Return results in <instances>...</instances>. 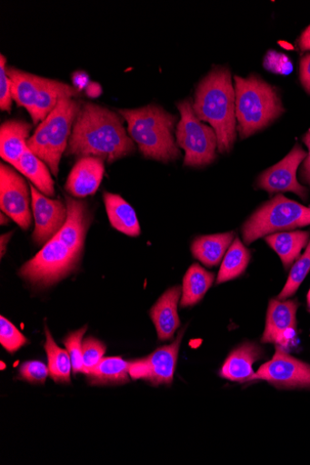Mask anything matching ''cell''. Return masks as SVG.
<instances>
[{
	"instance_id": "1",
	"label": "cell",
	"mask_w": 310,
	"mask_h": 465,
	"mask_svg": "<svg viewBox=\"0 0 310 465\" xmlns=\"http://www.w3.org/2000/svg\"><path fill=\"white\" fill-rule=\"evenodd\" d=\"M68 217L65 226L20 270V276L35 286L48 287L67 277L78 266L85 241L93 223L85 202L65 196Z\"/></svg>"
},
{
	"instance_id": "2",
	"label": "cell",
	"mask_w": 310,
	"mask_h": 465,
	"mask_svg": "<svg viewBox=\"0 0 310 465\" xmlns=\"http://www.w3.org/2000/svg\"><path fill=\"white\" fill-rule=\"evenodd\" d=\"M135 149L118 113L93 103L82 104L73 125L68 155L95 156L113 163Z\"/></svg>"
},
{
	"instance_id": "3",
	"label": "cell",
	"mask_w": 310,
	"mask_h": 465,
	"mask_svg": "<svg viewBox=\"0 0 310 465\" xmlns=\"http://www.w3.org/2000/svg\"><path fill=\"white\" fill-rule=\"evenodd\" d=\"M194 110L210 124L220 153H229L236 140V98L229 69L215 67L198 84Z\"/></svg>"
},
{
	"instance_id": "4",
	"label": "cell",
	"mask_w": 310,
	"mask_h": 465,
	"mask_svg": "<svg viewBox=\"0 0 310 465\" xmlns=\"http://www.w3.org/2000/svg\"><path fill=\"white\" fill-rule=\"evenodd\" d=\"M116 111L126 121L130 138L146 158L168 163L181 157L173 136L178 116L155 104Z\"/></svg>"
},
{
	"instance_id": "5",
	"label": "cell",
	"mask_w": 310,
	"mask_h": 465,
	"mask_svg": "<svg viewBox=\"0 0 310 465\" xmlns=\"http://www.w3.org/2000/svg\"><path fill=\"white\" fill-rule=\"evenodd\" d=\"M235 81L238 132L245 139L267 128L285 109L276 89L259 76L236 75Z\"/></svg>"
},
{
	"instance_id": "6",
	"label": "cell",
	"mask_w": 310,
	"mask_h": 465,
	"mask_svg": "<svg viewBox=\"0 0 310 465\" xmlns=\"http://www.w3.org/2000/svg\"><path fill=\"white\" fill-rule=\"evenodd\" d=\"M81 106L80 102L74 98L62 99L27 141L29 150L48 165L55 177L59 175L60 162L68 147Z\"/></svg>"
},
{
	"instance_id": "7",
	"label": "cell",
	"mask_w": 310,
	"mask_h": 465,
	"mask_svg": "<svg viewBox=\"0 0 310 465\" xmlns=\"http://www.w3.org/2000/svg\"><path fill=\"white\" fill-rule=\"evenodd\" d=\"M310 225V207L284 195H277L261 205L244 224L243 238L246 244L277 232Z\"/></svg>"
},
{
	"instance_id": "8",
	"label": "cell",
	"mask_w": 310,
	"mask_h": 465,
	"mask_svg": "<svg viewBox=\"0 0 310 465\" xmlns=\"http://www.w3.org/2000/svg\"><path fill=\"white\" fill-rule=\"evenodd\" d=\"M176 106L181 120L176 125L175 139L179 148L185 152V165L202 167L210 164L215 159V132L197 117L191 99L182 101Z\"/></svg>"
},
{
	"instance_id": "9",
	"label": "cell",
	"mask_w": 310,
	"mask_h": 465,
	"mask_svg": "<svg viewBox=\"0 0 310 465\" xmlns=\"http://www.w3.org/2000/svg\"><path fill=\"white\" fill-rule=\"evenodd\" d=\"M20 173L12 165L0 164V208L23 230L32 223V193Z\"/></svg>"
},
{
	"instance_id": "10",
	"label": "cell",
	"mask_w": 310,
	"mask_h": 465,
	"mask_svg": "<svg viewBox=\"0 0 310 465\" xmlns=\"http://www.w3.org/2000/svg\"><path fill=\"white\" fill-rule=\"evenodd\" d=\"M253 381H265L279 389H310V365L276 346L274 358L260 366L250 379Z\"/></svg>"
},
{
	"instance_id": "11",
	"label": "cell",
	"mask_w": 310,
	"mask_h": 465,
	"mask_svg": "<svg viewBox=\"0 0 310 465\" xmlns=\"http://www.w3.org/2000/svg\"><path fill=\"white\" fill-rule=\"evenodd\" d=\"M185 332L183 330L172 344L159 348L147 358L130 361L129 375L154 386L171 385Z\"/></svg>"
},
{
	"instance_id": "12",
	"label": "cell",
	"mask_w": 310,
	"mask_h": 465,
	"mask_svg": "<svg viewBox=\"0 0 310 465\" xmlns=\"http://www.w3.org/2000/svg\"><path fill=\"white\" fill-rule=\"evenodd\" d=\"M306 155V152L300 145H295L281 162L259 176L257 187L271 195L280 192H291L305 201L307 189L298 183L296 173Z\"/></svg>"
},
{
	"instance_id": "13",
	"label": "cell",
	"mask_w": 310,
	"mask_h": 465,
	"mask_svg": "<svg viewBox=\"0 0 310 465\" xmlns=\"http://www.w3.org/2000/svg\"><path fill=\"white\" fill-rule=\"evenodd\" d=\"M30 189L35 219L33 241L37 245H45L65 226L68 217L67 206L60 200L43 194L34 185Z\"/></svg>"
},
{
	"instance_id": "14",
	"label": "cell",
	"mask_w": 310,
	"mask_h": 465,
	"mask_svg": "<svg viewBox=\"0 0 310 465\" xmlns=\"http://www.w3.org/2000/svg\"><path fill=\"white\" fill-rule=\"evenodd\" d=\"M298 306L295 301L272 300L261 343L274 344L285 351L288 350L295 335Z\"/></svg>"
},
{
	"instance_id": "15",
	"label": "cell",
	"mask_w": 310,
	"mask_h": 465,
	"mask_svg": "<svg viewBox=\"0 0 310 465\" xmlns=\"http://www.w3.org/2000/svg\"><path fill=\"white\" fill-rule=\"evenodd\" d=\"M105 160L95 156L80 157L74 164L65 183L66 192L76 198L95 194L104 179Z\"/></svg>"
},
{
	"instance_id": "16",
	"label": "cell",
	"mask_w": 310,
	"mask_h": 465,
	"mask_svg": "<svg viewBox=\"0 0 310 465\" xmlns=\"http://www.w3.org/2000/svg\"><path fill=\"white\" fill-rule=\"evenodd\" d=\"M182 294L183 288L181 286H174L168 289L150 312V316L161 341L171 340L181 325L178 304Z\"/></svg>"
},
{
	"instance_id": "17",
	"label": "cell",
	"mask_w": 310,
	"mask_h": 465,
	"mask_svg": "<svg viewBox=\"0 0 310 465\" xmlns=\"http://www.w3.org/2000/svg\"><path fill=\"white\" fill-rule=\"evenodd\" d=\"M31 131L32 124L24 120H7L0 126V156L15 169L19 167Z\"/></svg>"
},
{
	"instance_id": "18",
	"label": "cell",
	"mask_w": 310,
	"mask_h": 465,
	"mask_svg": "<svg viewBox=\"0 0 310 465\" xmlns=\"http://www.w3.org/2000/svg\"><path fill=\"white\" fill-rule=\"evenodd\" d=\"M263 357V351L254 343H245L235 350L221 368L219 375L232 382H250L254 364Z\"/></svg>"
},
{
	"instance_id": "19",
	"label": "cell",
	"mask_w": 310,
	"mask_h": 465,
	"mask_svg": "<svg viewBox=\"0 0 310 465\" xmlns=\"http://www.w3.org/2000/svg\"><path fill=\"white\" fill-rule=\"evenodd\" d=\"M79 94V90L70 86L69 84L48 78L38 92L34 109L30 114L34 124L45 119L62 99L74 98Z\"/></svg>"
},
{
	"instance_id": "20",
	"label": "cell",
	"mask_w": 310,
	"mask_h": 465,
	"mask_svg": "<svg viewBox=\"0 0 310 465\" xmlns=\"http://www.w3.org/2000/svg\"><path fill=\"white\" fill-rule=\"evenodd\" d=\"M109 223L118 232L130 236L137 237L141 234V226L135 208H133L119 194L104 193Z\"/></svg>"
},
{
	"instance_id": "21",
	"label": "cell",
	"mask_w": 310,
	"mask_h": 465,
	"mask_svg": "<svg viewBox=\"0 0 310 465\" xmlns=\"http://www.w3.org/2000/svg\"><path fill=\"white\" fill-rule=\"evenodd\" d=\"M234 239L233 232L197 237L191 246L193 256L206 267L217 266L224 260Z\"/></svg>"
},
{
	"instance_id": "22",
	"label": "cell",
	"mask_w": 310,
	"mask_h": 465,
	"mask_svg": "<svg viewBox=\"0 0 310 465\" xmlns=\"http://www.w3.org/2000/svg\"><path fill=\"white\" fill-rule=\"evenodd\" d=\"M6 71L12 81L14 101L18 106L25 108L31 114L38 92L48 78L25 72L14 66H7Z\"/></svg>"
},
{
	"instance_id": "23",
	"label": "cell",
	"mask_w": 310,
	"mask_h": 465,
	"mask_svg": "<svg viewBox=\"0 0 310 465\" xmlns=\"http://www.w3.org/2000/svg\"><path fill=\"white\" fill-rule=\"evenodd\" d=\"M17 171L25 176L32 184L48 197L55 195V181L50 168L40 158L25 147L21 156Z\"/></svg>"
},
{
	"instance_id": "24",
	"label": "cell",
	"mask_w": 310,
	"mask_h": 465,
	"mask_svg": "<svg viewBox=\"0 0 310 465\" xmlns=\"http://www.w3.org/2000/svg\"><path fill=\"white\" fill-rule=\"evenodd\" d=\"M309 232L302 231L278 232L265 237L280 257L285 270L299 259L301 251L308 244Z\"/></svg>"
},
{
	"instance_id": "25",
	"label": "cell",
	"mask_w": 310,
	"mask_h": 465,
	"mask_svg": "<svg viewBox=\"0 0 310 465\" xmlns=\"http://www.w3.org/2000/svg\"><path fill=\"white\" fill-rule=\"evenodd\" d=\"M215 274L195 263L187 271L183 284L182 308L194 307L213 285Z\"/></svg>"
},
{
	"instance_id": "26",
	"label": "cell",
	"mask_w": 310,
	"mask_h": 465,
	"mask_svg": "<svg viewBox=\"0 0 310 465\" xmlns=\"http://www.w3.org/2000/svg\"><path fill=\"white\" fill-rule=\"evenodd\" d=\"M130 361L120 357L105 358L88 371L93 385L124 384L128 382Z\"/></svg>"
},
{
	"instance_id": "27",
	"label": "cell",
	"mask_w": 310,
	"mask_h": 465,
	"mask_svg": "<svg viewBox=\"0 0 310 465\" xmlns=\"http://www.w3.org/2000/svg\"><path fill=\"white\" fill-rule=\"evenodd\" d=\"M250 260V251L237 237L224 258L216 278V284L239 278L245 272Z\"/></svg>"
},
{
	"instance_id": "28",
	"label": "cell",
	"mask_w": 310,
	"mask_h": 465,
	"mask_svg": "<svg viewBox=\"0 0 310 465\" xmlns=\"http://www.w3.org/2000/svg\"><path fill=\"white\" fill-rule=\"evenodd\" d=\"M45 333L47 341L44 348L48 356L50 375L55 383L69 384L73 369L69 352L55 343L48 327H46Z\"/></svg>"
},
{
	"instance_id": "29",
	"label": "cell",
	"mask_w": 310,
	"mask_h": 465,
	"mask_svg": "<svg viewBox=\"0 0 310 465\" xmlns=\"http://www.w3.org/2000/svg\"><path fill=\"white\" fill-rule=\"evenodd\" d=\"M310 271V241L308 242L305 252L294 264L290 274L288 276V280L284 287L283 291L279 294L278 300L286 301L288 298L292 297L299 286L306 277Z\"/></svg>"
},
{
	"instance_id": "30",
	"label": "cell",
	"mask_w": 310,
	"mask_h": 465,
	"mask_svg": "<svg viewBox=\"0 0 310 465\" xmlns=\"http://www.w3.org/2000/svg\"><path fill=\"white\" fill-rule=\"evenodd\" d=\"M0 343L9 353H15L29 344L27 338L6 318H0Z\"/></svg>"
},
{
	"instance_id": "31",
	"label": "cell",
	"mask_w": 310,
	"mask_h": 465,
	"mask_svg": "<svg viewBox=\"0 0 310 465\" xmlns=\"http://www.w3.org/2000/svg\"><path fill=\"white\" fill-rule=\"evenodd\" d=\"M105 345L96 338L86 337L83 341V372L86 374L95 369L104 359Z\"/></svg>"
},
{
	"instance_id": "32",
	"label": "cell",
	"mask_w": 310,
	"mask_h": 465,
	"mask_svg": "<svg viewBox=\"0 0 310 465\" xmlns=\"http://www.w3.org/2000/svg\"><path fill=\"white\" fill-rule=\"evenodd\" d=\"M87 326L70 332L64 341V344L69 352L75 374L83 372V337Z\"/></svg>"
},
{
	"instance_id": "33",
	"label": "cell",
	"mask_w": 310,
	"mask_h": 465,
	"mask_svg": "<svg viewBox=\"0 0 310 465\" xmlns=\"http://www.w3.org/2000/svg\"><path fill=\"white\" fill-rule=\"evenodd\" d=\"M49 375V367L39 361H25L19 369V377L31 384H45Z\"/></svg>"
},
{
	"instance_id": "34",
	"label": "cell",
	"mask_w": 310,
	"mask_h": 465,
	"mask_svg": "<svg viewBox=\"0 0 310 465\" xmlns=\"http://www.w3.org/2000/svg\"><path fill=\"white\" fill-rule=\"evenodd\" d=\"M7 59L0 55V109L10 112L13 106L12 81L7 74Z\"/></svg>"
},
{
	"instance_id": "35",
	"label": "cell",
	"mask_w": 310,
	"mask_h": 465,
	"mask_svg": "<svg viewBox=\"0 0 310 465\" xmlns=\"http://www.w3.org/2000/svg\"><path fill=\"white\" fill-rule=\"evenodd\" d=\"M264 67L275 74L287 75L293 72L290 59L284 54L271 51L265 56Z\"/></svg>"
},
{
	"instance_id": "36",
	"label": "cell",
	"mask_w": 310,
	"mask_h": 465,
	"mask_svg": "<svg viewBox=\"0 0 310 465\" xmlns=\"http://www.w3.org/2000/svg\"><path fill=\"white\" fill-rule=\"evenodd\" d=\"M302 142L308 149V153L300 168V180L310 187V130L302 137Z\"/></svg>"
},
{
	"instance_id": "37",
	"label": "cell",
	"mask_w": 310,
	"mask_h": 465,
	"mask_svg": "<svg viewBox=\"0 0 310 465\" xmlns=\"http://www.w3.org/2000/svg\"><path fill=\"white\" fill-rule=\"evenodd\" d=\"M300 81L305 91L310 94V54L304 55L300 61Z\"/></svg>"
},
{
	"instance_id": "38",
	"label": "cell",
	"mask_w": 310,
	"mask_h": 465,
	"mask_svg": "<svg viewBox=\"0 0 310 465\" xmlns=\"http://www.w3.org/2000/svg\"><path fill=\"white\" fill-rule=\"evenodd\" d=\"M298 45L302 52L310 51V25L300 35Z\"/></svg>"
},
{
	"instance_id": "39",
	"label": "cell",
	"mask_w": 310,
	"mask_h": 465,
	"mask_svg": "<svg viewBox=\"0 0 310 465\" xmlns=\"http://www.w3.org/2000/svg\"><path fill=\"white\" fill-rule=\"evenodd\" d=\"M14 232L2 235L0 238V250H2V258H4L5 251L7 249V244L9 243Z\"/></svg>"
},
{
	"instance_id": "40",
	"label": "cell",
	"mask_w": 310,
	"mask_h": 465,
	"mask_svg": "<svg viewBox=\"0 0 310 465\" xmlns=\"http://www.w3.org/2000/svg\"><path fill=\"white\" fill-rule=\"evenodd\" d=\"M0 218H2V225L3 226L5 225V223L7 224L9 223V219H8L9 217L5 216V213H2V217H0Z\"/></svg>"
},
{
	"instance_id": "41",
	"label": "cell",
	"mask_w": 310,
	"mask_h": 465,
	"mask_svg": "<svg viewBox=\"0 0 310 465\" xmlns=\"http://www.w3.org/2000/svg\"><path fill=\"white\" fill-rule=\"evenodd\" d=\"M307 307H308V309L310 311V290H309V292L307 293Z\"/></svg>"
}]
</instances>
